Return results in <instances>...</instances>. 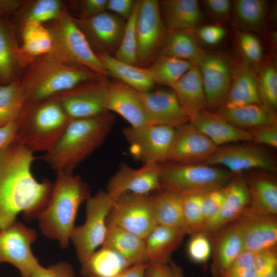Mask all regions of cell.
Here are the masks:
<instances>
[{
	"label": "cell",
	"instance_id": "1",
	"mask_svg": "<svg viewBox=\"0 0 277 277\" xmlns=\"http://www.w3.org/2000/svg\"><path fill=\"white\" fill-rule=\"evenodd\" d=\"M35 159L15 140L0 150V230L13 224L21 213L26 220L36 219L50 200L53 184L34 178L31 166Z\"/></svg>",
	"mask_w": 277,
	"mask_h": 277
},
{
	"label": "cell",
	"instance_id": "2",
	"mask_svg": "<svg viewBox=\"0 0 277 277\" xmlns=\"http://www.w3.org/2000/svg\"><path fill=\"white\" fill-rule=\"evenodd\" d=\"M114 121L115 115L109 111L94 116L72 119L56 143L45 152L44 161L56 172L72 174L103 144Z\"/></svg>",
	"mask_w": 277,
	"mask_h": 277
},
{
	"label": "cell",
	"instance_id": "3",
	"mask_svg": "<svg viewBox=\"0 0 277 277\" xmlns=\"http://www.w3.org/2000/svg\"><path fill=\"white\" fill-rule=\"evenodd\" d=\"M56 173L50 200L36 219L43 235L64 249L69 246L78 208L91 194L89 185L80 175Z\"/></svg>",
	"mask_w": 277,
	"mask_h": 277
},
{
	"label": "cell",
	"instance_id": "4",
	"mask_svg": "<svg viewBox=\"0 0 277 277\" xmlns=\"http://www.w3.org/2000/svg\"><path fill=\"white\" fill-rule=\"evenodd\" d=\"M101 76L51 52L38 59L21 85L26 102H38Z\"/></svg>",
	"mask_w": 277,
	"mask_h": 277
},
{
	"label": "cell",
	"instance_id": "5",
	"mask_svg": "<svg viewBox=\"0 0 277 277\" xmlns=\"http://www.w3.org/2000/svg\"><path fill=\"white\" fill-rule=\"evenodd\" d=\"M72 120L56 95L41 102H26L17 120L15 140L33 153L46 152L58 141Z\"/></svg>",
	"mask_w": 277,
	"mask_h": 277
},
{
	"label": "cell",
	"instance_id": "6",
	"mask_svg": "<svg viewBox=\"0 0 277 277\" xmlns=\"http://www.w3.org/2000/svg\"><path fill=\"white\" fill-rule=\"evenodd\" d=\"M235 175L227 169L204 163L162 164L160 188L181 195L204 194L225 187Z\"/></svg>",
	"mask_w": 277,
	"mask_h": 277
},
{
	"label": "cell",
	"instance_id": "7",
	"mask_svg": "<svg viewBox=\"0 0 277 277\" xmlns=\"http://www.w3.org/2000/svg\"><path fill=\"white\" fill-rule=\"evenodd\" d=\"M52 31L54 52L65 60L83 66L96 73L108 76L105 66L92 50L83 32L67 12L55 19Z\"/></svg>",
	"mask_w": 277,
	"mask_h": 277
},
{
	"label": "cell",
	"instance_id": "8",
	"mask_svg": "<svg viewBox=\"0 0 277 277\" xmlns=\"http://www.w3.org/2000/svg\"><path fill=\"white\" fill-rule=\"evenodd\" d=\"M114 200L101 190L86 201L85 221L75 226L70 238L81 264L102 246L107 233V216Z\"/></svg>",
	"mask_w": 277,
	"mask_h": 277
},
{
	"label": "cell",
	"instance_id": "9",
	"mask_svg": "<svg viewBox=\"0 0 277 277\" xmlns=\"http://www.w3.org/2000/svg\"><path fill=\"white\" fill-rule=\"evenodd\" d=\"M107 224L123 228L145 240L157 225L151 193L126 192L118 196L109 210Z\"/></svg>",
	"mask_w": 277,
	"mask_h": 277
},
{
	"label": "cell",
	"instance_id": "10",
	"mask_svg": "<svg viewBox=\"0 0 277 277\" xmlns=\"http://www.w3.org/2000/svg\"><path fill=\"white\" fill-rule=\"evenodd\" d=\"M175 129L164 125L129 126L122 130V134L135 160L160 165L168 161Z\"/></svg>",
	"mask_w": 277,
	"mask_h": 277
},
{
	"label": "cell",
	"instance_id": "11",
	"mask_svg": "<svg viewBox=\"0 0 277 277\" xmlns=\"http://www.w3.org/2000/svg\"><path fill=\"white\" fill-rule=\"evenodd\" d=\"M166 31L159 1L140 0L136 22L137 66L147 68L158 57Z\"/></svg>",
	"mask_w": 277,
	"mask_h": 277
},
{
	"label": "cell",
	"instance_id": "12",
	"mask_svg": "<svg viewBox=\"0 0 277 277\" xmlns=\"http://www.w3.org/2000/svg\"><path fill=\"white\" fill-rule=\"evenodd\" d=\"M110 81L106 76L83 83L56 94L66 114L71 119L94 116L106 111Z\"/></svg>",
	"mask_w": 277,
	"mask_h": 277
},
{
	"label": "cell",
	"instance_id": "13",
	"mask_svg": "<svg viewBox=\"0 0 277 277\" xmlns=\"http://www.w3.org/2000/svg\"><path fill=\"white\" fill-rule=\"evenodd\" d=\"M37 237L35 229L18 221L0 230V265L10 264L19 271L21 277H30L39 264L31 249Z\"/></svg>",
	"mask_w": 277,
	"mask_h": 277
},
{
	"label": "cell",
	"instance_id": "14",
	"mask_svg": "<svg viewBox=\"0 0 277 277\" xmlns=\"http://www.w3.org/2000/svg\"><path fill=\"white\" fill-rule=\"evenodd\" d=\"M194 65L200 73L207 109L212 112L219 110L228 96L232 66L221 53L205 50Z\"/></svg>",
	"mask_w": 277,
	"mask_h": 277
},
{
	"label": "cell",
	"instance_id": "15",
	"mask_svg": "<svg viewBox=\"0 0 277 277\" xmlns=\"http://www.w3.org/2000/svg\"><path fill=\"white\" fill-rule=\"evenodd\" d=\"M96 55L115 54L121 42L126 21L108 11L88 18L74 19ZM93 50V49H92Z\"/></svg>",
	"mask_w": 277,
	"mask_h": 277
},
{
	"label": "cell",
	"instance_id": "16",
	"mask_svg": "<svg viewBox=\"0 0 277 277\" xmlns=\"http://www.w3.org/2000/svg\"><path fill=\"white\" fill-rule=\"evenodd\" d=\"M219 147L188 122L175 128L168 161L181 164L204 163Z\"/></svg>",
	"mask_w": 277,
	"mask_h": 277
},
{
	"label": "cell",
	"instance_id": "17",
	"mask_svg": "<svg viewBox=\"0 0 277 277\" xmlns=\"http://www.w3.org/2000/svg\"><path fill=\"white\" fill-rule=\"evenodd\" d=\"M204 164L224 166L234 174L252 169L269 172L276 170V163L269 154L251 146L219 147Z\"/></svg>",
	"mask_w": 277,
	"mask_h": 277
},
{
	"label": "cell",
	"instance_id": "18",
	"mask_svg": "<svg viewBox=\"0 0 277 277\" xmlns=\"http://www.w3.org/2000/svg\"><path fill=\"white\" fill-rule=\"evenodd\" d=\"M160 167L157 164H143L134 169L122 163L109 180L106 191L113 199L126 192L150 194L160 188Z\"/></svg>",
	"mask_w": 277,
	"mask_h": 277
},
{
	"label": "cell",
	"instance_id": "19",
	"mask_svg": "<svg viewBox=\"0 0 277 277\" xmlns=\"http://www.w3.org/2000/svg\"><path fill=\"white\" fill-rule=\"evenodd\" d=\"M212 247L210 270L212 277H222L226 270L244 251L241 226L238 220L207 234Z\"/></svg>",
	"mask_w": 277,
	"mask_h": 277
},
{
	"label": "cell",
	"instance_id": "20",
	"mask_svg": "<svg viewBox=\"0 0 277 277\" xmlns=\"http://www.w3.org/2000/svg\"><path fill=\"white\" fill-rule=\"evenodd\" d=\"M152 125L176 128L189 122L172 90L139 92Z\"/></svg>",
	"mask_w": 277,
	"mask_h": 277
},
{
	"label": "cell",
	"instance_id": "21",
	"mask_svg": "<svg viewBox=\"0 0 277 277\" xmlns=\"http://www.w3.org/2000/svg\"><path fill=\"white\" fill-rule=\"evenodd\" d=\"M224 199L219 212L203 232L213 233L236 221L249 206L250 195L245 177L235 175L224 187Z\"/></svg>",
	"mask_w": 277,
	"mask_h": 277
},
{
	"label": "cell",
	"instance_id": "22",
	"mask_svg": "<svg viewBox=\"0 0 277 277\" xmlns=\"http://www.w3.org/2000/svg\"><path fill=\"white\" fill-rule=\"evenodd\" d=\"M107 109L120 114L131 126L151 125L139 92L115 79L110 81Z\"/></svg>",
	"mask_w": 277,
	"mask_h": 277
},
{
	"label": "cell",
	"instance_id": "23",
	"mask_svg": "<svg viewBox=\"0 0 277 277\" xmlns=\"http://www.w3.org/2000/svg\"><path fill=\"white\" fill-rule=\"evenodd\" d=\"M237 220L243 232L244 250L255 252L276 246V215H256L245 210Z\"/></svg>",
	"mask_w": 277,
	"mask_h": 277
},
{
	"label": "cell",
	"instance_id": "24",
	"mask_svg": "<svg viewBox=\"0 0 277 277\" xmlns=\"http://www.w3.org/2000/svg\"><path fill=\"white\" fill-rule=\"evenodd\" d=\"M189 122L218 147L231 142L252 141L248 130L233 126L217 113L207 109Z\"/></svg>",
	"mask_w": 277,
	"mask_h": 277
},
{
	"label": "cell",
	"instance_id": "25",
	"mask_svg": "<svg viewBox=\"0 0 277 277\" xmlns=\"http://www.w3.org/2000/svg\"><path fill=\"white\" fill-rule=\"evenodd\" d=\"M178 102L190 121L207 109L200 73L193 65L172 87ZM189 121V122H190Z\"/></svg>",
	"mask_w": 277,
	"mask_h": 277
},
{
	"label": "cell",
	"instance_id": "26",
	"mask_svg": "<svg viewBox=\"0 0 277 277\" xmlns=\"http://www.w3.org/2000/svg\"><path fill=\"white\" fill-rule=\"evenodd\" d=\"M162 19L167 31L194 30L202 19L199 2L196 0L159 1Z\"/></svg>",
	"mask_w": 277,
	"mask_h": 277
},
{
	"label": "cell",
	"instance_id": "27",
	"mask_svg": "<svg viewBox=\"0 0 277 277\" xmlns=\"http://www.w3.org/2000/svg\"><path fill=\"white\" fill-rule=\"evenodd\" d=\"M253 104L263 105L257 76L246 65L239 64L232 66L230 89L222 107L235 108Z\"/></svg>",
	"mask_w": 277,
	"mask_h": 277
},
{
	"label": "cell",
	"instance_id": "28",
	"mask_svg": "<svg viewBox=\"0 0 277 277\" xmlns=\"http://www.w3.org/2000/svg\"><path fill=\"white\" fill-rule=\"evenodd\" d=\"M185 235L183 229L157 225L145 239L149 262L169 264Z\"/></svg>",
	"mask_w": 277,
	"mask_h": 277
},
{
	"label": "cell",
	"instance_id": "29",
	"mask_svg": "<svg viewBox=\"0 0 277 277\" xmlns=\"http://www.w3.org/2000/svg\"><path fill=\"white\" fill-rule=\"evenodd\" d=\"M107 225V233L102 247L116 251L133 265L149 262L145 239L117 226Z\"/></svg>",
	"mask_w": 277,
	"mask_h": 277
},
{
	"label": "cell",
	"instance_id": "30",
	"mask_svg": "<svg viewBox=\"0 0 277 277\" xmlns=\"http://www.w3.org/2000/svg\"><path fill=\"white\" fill-rule=\"evenodd\" d=\"M250 201L246 211L260 215H276L277 185L270 177L255 174L245 177Z\"/></svg>",
	"mask_w": 277,
	"mask_h": 277
},
{
	"label": "cell",
	"instance_id": "31",
	"mask_svg": "<svg viewBox=\"0 0 277 277\" xmlns=\"http://www.w3.org/2000/svg\"><path fill=\"white\" fill-rule=\"evenodd\" d=\"M97 55L107 69L108 76L111 75L138 92L151 91L154 87L155 84L147 68L121 62L113 55Z\"/></svg>",
	"mask_w": 277,
	"mask_h": 277
},
{
	"label": "cell",
	"instance_id": "32",
	"mask_svg": "<svg viewBox=\"0 0 277 277\" xmlns=\"http://www.w3.org/2000/svg\"><path fill=\"white\" fill-rule=\"evenodd\" d=\"M197 39L194 30L167 31L159 56L186 61L194 65L204 51Z\"/></svg>",
	"mask_w": 277,
	"mask_h": 277
},
{
	"label": "cell",
	"instance_id": "33",
	"mask_svg": "<svg viewBox=\"0 0 277 277\" xmlns=\"http://www.w3.org/2000/svg\"><path fill=\"white\" fill-rule=\"evenodd\" d=\"M81 265V273L84 277H113L133 265L116 251L103 247Z\"/></svg>",
	"mask_w": 277,
	"mask_h": 277
},
{
	"label": "cell",
	"instance_id": "34",
	"mask_svg": "<svg viewBox=\"0 0 277 277\" xmlns=\"http://www.w3.org/2000/svg\"><path fill=\"white\" fill-rule=\"evenodd\" d=\"M151 197L157 225L181 229L184 231L182 195L160 188L155 193L151 194Z\"/></svg>",
	"mask_w": 277,
	"mask_h": 277
},
{
	"label": "cell",
	"instance_id": "35",
	"mask_svg": "<svg viewBox=\"0 0 277 277\" xmlns=\"http://www.w3.org/2000/svg\"><path fill=\"white\" fill-rule=\"evenodd\" d=\"M216 113L233 126L244 130L276 123L275 113L261 104L222 107Z\"/></svg>",
	"mask_w": 277,
	"mask_h": 277
},
{
	"label": "cell",
	"instance_id": "36",
	"mask_svg": "<svg viewBox=\"0 0 277 277\" xmlns=\"http://www.w3.org/2000/svg\"><path fill=\"white\" fill-rule=\"evenodd\" d=\"M268 2L265 0H236L232 2L233 22L240 30L259 31L267 15Z\"/></svg>",
	"mask_w": 277,
	"mask_h": 277
},
{
	"label": "cell",
	"instance_id": "37",
	"mask_svg": "<svg viewBox=\"0 0 277 277\" xmlns=\"http://www.w3.org/2000/svg\"><path fill=\"white\" fill-rule=\"evenodd\" d=\"M193 65L188 61L159 56L147 69L155 84L172 88Z\"/></svg>",
	"mask_w": 277,
	"mask_h": 277
},
{
	"label": "cell",
	"instance_id": "38",
	"mask_svg": "<svg viewBox=\"0 0 277 277\" xmlns=\"http://www.w3.org/2000/svg\"><path fill=\"white\" fill-rule=\"evenodd\" d=\"M25 102L21 84L12 81L0 86V127L17 121Z\"/></svg>",
	"mask_w": 277,
	"mask_h": 277
},
{
	"label": "cell",
	"instance_id": "39",
	"mask_svg": "<svg viewBox=\"0 0 277 277\" xmlns=\"http://www.w3.org/2000/svg\"><path fill=\"white\" fill-rule=\"evenodd\" d=\"M23 51L31 56L44 55L52 52L53 37L42 23L27 21L23 29Z\"/></svg>",
	"mask_w": 277,
	"mask_h": 277
},
{
	"label": "cell",
	"instance_id": "40",
	"mask_svg": "<svg viewBox=\"0 0 277 277\" xmlns=\"http://www.w3.org/2000/svg\"><path fill=\"white\" fill-rule=\"evenodd\" d=\"M140 2V0L136 1L133 11L126 21L121 42L113 56L121 62L135 66H137L136 22Z\"/></svg>",
	"mask_w": 277,
	"mask_h": 277
},
{
	"label": "cell",
	"instance_id": "41",
	"mask_svg": "<svg viewBox=\"0 0 277 277\" xmlns=\"http://www.w3.org/2000/svg\"><path fill=\"white\" fill-rule=\"evenodd\" d=\"M204 194H190L182 195L183 228L186 234L192 235L203 232L204 225L201 205Z\"/></svg>",
	"mask_w": 277,
	"mask_h": 277
},
{
	"label": "cell",
	"instance_id": "42",
	"mask_svg": "<svg viewBox=\"0 0 277 277\" xmlns=\"http://www.w3.org/2000/svg\"><path fill=\"white\" fill-rule=\"evenodd\" d=\"M258 77L259 93L263 105L275 113L277 107V72L275 67L266 65Z\"/></svg>",
	"mask_w": 277,
	"mask_h": 277
},
{
	"label": "cell",
	"instance_id": "43",
	"mask_svg": "<svg viewBox=\"0 0 277 277\" xmlns=\"http://www.w3.org/2000/svg\"><path fill=\"white\" fill-rule=\"evenodd\" d=\"M16 52L8 28L0 22V79L9 82L14 72Z\"/></svg>",
	"mask_w": 277,
	"mask_h": 277
},
{
	"label": "cell",
	"instance_id": "44",
	"mask_svg": "<svg viewBox=\"0 0 277 277\" xmlns=\"http://www.w3.org/2000/svg\"><path fill=\"white\" fill-rule=\"evenodd\" d=\"M187 245V254L190 260L197 264H204L211 256V244L208 235L204 232L191 235Z\"/></svg>",
	"mask_w": 277,
	"mask_h": 277
},
{
	"label": "cell",
	"instance_id": "45",
	"mask_svg": "<svg viewBox=\"0 0 277 277\" xmlns=\"http://www.w3.org/2000/svg\"><path fill=\"white\" fill-rule=\"evenodd\" d=\"M237 38L242 54L252 64H258L262 60L263 49L256 36L250 32L237 30Z\"/></svg>",
	"mask_w": 277,
	"mask_h": 277
},
{
	"label": "cell",
	"instance_id": "46",
	"mask_svg": "<svg viewBox=\"0 0 277 277\" xmlns=\"http://www.w3.org/2000/svg\"><path fill=\"white\" fill-rule=\"evenodd\" d=\"M224 187L204 194L201 205L204 230L219 212L224 201Z\"/></svg>",
	"mask_w": 277,
	"mask_h": 277
},
{
	"label": "cell",
	"instance_id": "47",
	"mask_svg": "<svg viewBox=\"0 0 277 277\" xmlns=\"http://www.w3.org/2000/svg\"><path fill=\"white\" fill-rule=\"evenodd\" d=\"M62 3L57 0H40L31 8L27 21L40 23L57 18L61 13Z\"/></svg>",
	"mask_w": 277,
	"mask_h": 277
},
{
	"label": "cell",
	"instance_id": "48",
	"mask_svg": "<svg viewBox=\"0 0 277 277\" xmlns=\"http://www.w3.org/2000/svg\"><path fill=\"white\" fill-rule=\"evenodd\" d=\"M253 265V271L261 277L277 270L276 246L254 252Z\"/></svg>",
	"mask_w": 277,
	"mask_h": 277
},
{
	"label": "cell",
	"instance_id": "49",
	"mask_svg": "<svg viewBox=\"0 0 277 277\" xmlns=\"http://www.w3.org/2000/svg\"><path fill=\"white\" fill-rule=\"evenodd\" d=\"M254 252L244 250L231 263L222 277H247L253 271Z\"/></svg>",
	"mask_w": 277,
	"mask_h": 277
},
{
	"label": "cell",
	"instance_id": "50",
	"mask_svg": "<svg viewBox=\"0 0 277 277\" xmlns=\"http://www.w3.org/2000/svg\"><path fill=\"white\" fill-rule=\"evenodd\" d=\"M30 277H75V274L69 263L60 261L47 267L39 264Z\"/></svg>",
	"mask_w": 277,
	"mask_h": 277
},
{
	"label": "cell",
	"instance_id": "51",
	"mask_svg": "<svg viewBox=\"0 0 277 277\" xmlns=\"http://www.w3.org/2000/svg\"><path fill=\"white\" fill-rule=\"evenodd\" d=\"M252 141L274 148L277 147V123L261 125L248 130Z\"/></svg>",
	"mask_w": 277,
	"mask_h": 277
},
{
	"label": "cell",
	"instance_id": "52",
	"mask_svg": "<svg viewBox=\"0 0 277 277\" xmlns=\"http://www.w3.org/2000/svg\"><path fill=\"white\" fill-rule=\"evenodd\" d=\"M197 38L208 45H215L225 37L226 29L219 25H206L194 30Z\"/></svg>",
	"mask_w": 277,
	"mask_h": 277
},
{
	"label": "cell",
	"instance_id": "53",
	"mask_svg": "<svg viewBox=\"0 0 277 277\" xmlns=\"http://www.w3.org/2000/svg\"><path fill=\"white\" fill-rule=\"evenodd\" d=\"M203 3L208 12L217 19L227 20L232 11V2L229 0H206Z\"/></svg>",
	"mask_w": 277,
	"mask_h": 277
},
{
	"label": "cell",
	"instance_id": "54",
	"mask_svg": "<svg viewBox=\"0 0 277 277\" xmlns=\"http://www.w3.org/2000/svg\"><path fill=\"white\" fill-rule=\"evenodd\" d=\"M136 1L108 0L106 11L112 12L127 21L131 16Z\"/></svg>",
	"mask_w": 277,
	"mask_h": 277
},
{
	"label": "cell",
	"instance_id": "55",
	"mask_svg": "<svg viewBox=\"0 0 277 277\" xmlns=\"http://www.w3.org/2000/svg\"><path fill=\"white\" fill-rule=\"evenodd\" d=\"M107 1H84L82 3V19L90 18L106 11Z\"/></svg>",
	"mask_w": 277,
	"mask_h": 277
},
{
	"label": "cell",
	"instance_id": "56",
	"mask_svg": "<svg viewBox=\"0 0 277 277\" xmlns=\"http://www.w3.org/2000/svg\"><path fill=\"white\" fill-rule=\"evenodd\" d=\"M145 277H174V274L169 264L149 262Z\"/></svg>",
	"mask_w": 277,
	"mask_h": 277
},
{
	"label": "cell",
	"instance_id": "57",
	"mask_svg": "<svg viewBox=\"0 0 277 277\" xmlns=\"http://www.w3.org/2000/svg\"><path fill=\"white\" fill-rule=\"evenodd\" d=\"M17 129V121L0 127V150L15 140Z\"/></svg>",
	"mask_w": 277,
	"mask_h": 277
},
{
	"label": "cell",
	"instance_id": "58",
	"mask_svg": "<svg viewBox=\"0 0 277 277\" xmlns=\"http://www.w3.org/2000/svg\"><path fill=\"white\" fill-rule=\"evenodd\" d=\"M148 263L133 265L113 277H145V271Z\"/></svg>",
	"mask_w": 277,
	"mask_h": 277
},
{
	"label": "cell",
	"instance_id": "59",
	"mask_svg": "<svg viewBox=\"0 0 277 277\" xmlns=\"http://www.w3.org/2000/svg\"><path fill=\"white\" fill-rule=\"evenodd\" d=\"M21 1L0 0V13H9L16 10L21 5Z\"/></svg>",
	"mask_w": 277,
	"mask_h": 277
},
{
	"label": "cell",
	"instance_id": "60",
	"mask_svg": "<svg viewBox=\"0 0 277 277\" xmlns=\"http://www.w3.org/2000/svg\"><path fill=\"white\" fill-rule=\"evenodd\" d=\"M169 264L172 270L174 277H186L183 268L176 263L171 260Z\"/></svg>",
	"mask_w": 277,
	"mask_h": 277
},
{
	"label": "cell",
	"instance_id": "61",
	"mask_svg": "<svg viewBox=\"0 0 277 277\" xmlns=\"http://www.w3.org/2000/svg\"><path fill=\"white\" fill-rule=\"evenodd\" d=\"M263 277H277V270H274Z\"/></svg>",
	"mask_w": 277,
	"mask_h": 277
},
{
	"label": "cell",
	"instance_id": "62",
	"mask_svg": "<svg viewBox=\"0 0 277 277\" xmlns=\"http://www.w3.org/2000/svg\"><path fill=\"white\" fill-rule=\"evenodd\" d=\"M247 277H261L255 271H253Z\"/></svg>",
	"mask_w": 277,
	"mask_h": 277
}]
</instances>
